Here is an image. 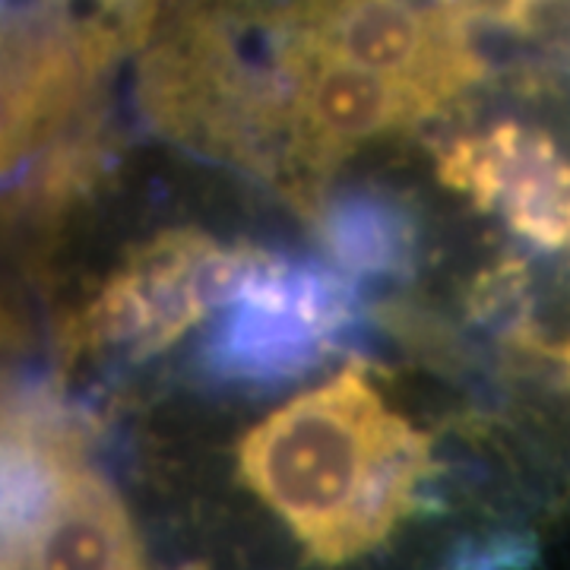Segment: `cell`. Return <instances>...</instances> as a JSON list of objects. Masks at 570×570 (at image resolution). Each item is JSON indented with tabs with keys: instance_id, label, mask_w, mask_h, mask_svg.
<instances>
[{
	"instance_id": "cell-6",
	"label": "cell",
	"mask_w": 570,
	"mask_h": 570,
	"mask_svg": "<svg viewBox=\"0 0 570 570\" xmlns=\"http://www.w3.org/2000/svg\"><path fill=\"white\" fill-rule=\"evenodd\" d=\"M441 178L482 209H501L517 235L570 257V156L546 130L498 124L441 156Z\"/></svg>"
},
{
	"instance_id": "cell-3",
	"label": "cell",
	"mask_w": 570,
	"mask_h": 570,
	"mask_svg": "<svg viewBox=\"0 0 570 570\" xmlns=\"http://www.w3.org/2000/svg\"><path fill=\"white\" fill-rule=\"evenodd\" d=\"M254 247L223 250L200 232H165L137 247L73 324L77 348H124L142 358L175 343L206 311L225 307Z\"/></svg>"
},
{
	"instance_id": "cell-1",
	"label": "cell",
	"mask_w": 570,
	"mask_h": 570,
	"mask_svg": "<svg viewBox=\"0 0 570 570\" xmlns=\"http://www.w3.org/2000/svg\"><path fill=\"white\" fill-rule=\"evenodd\" d=\"M238 475L307 561L348 568L422 513L438 463L425 434L346 367L250 428Z\"/></svg>"
},
{
	"instance_id": "cell-5",
	"label": "cell",
	"mask_w": 570,
	"mask_h": 570,
	"mask_svg": "<svg viewBox=\"0 0 570 570\" xmlns=\"http://www.w3.org/2000/svg\"><path fill=\"white\" fill-rule=\"evenodd\" d=\"M276 41L288 82L283 168L298 204H311L330 171L362 142L441 111L409 82L390 80L355 63L295 51L283 45L279 29Z\"/></svg>"
},
{
	"instance_id": "cell-4",
	"label": "cell",
	"mask_w": 570,
	"mask_h": 570,
	"mask_svg": "<svg viewBox=\"0 0 570 570\" xmlns=\"http://www.w3.org/2000/svg\"><path fill=\"white\" fill-rule=\"evenodd\" d=\"M206 358L225 377L279 381L317 365L352 321V292L314 266H292L254 250L225 305Z\"/></svg>"
},
{
	"instance_id": "cell-7",
	"label": "cell",
	"mask_w": 570,
	"mask_h": 570,
	"mask_svg": "<svg viewBox=\"0 0 570 570\" xmlns=\"http://www.w3.org/2000/svg\"><path fill=\"white\" fill-rule=\"evenodd\" d=\"M326 238L336 257L352 269H390L406 250L409 235L403 219L377 200H346L330 216Z\"/></svg>"
},
{
	"instance_id": "cell-2",
	"label": "cell",
	"mask_w": 570,
	"mask_h": 570,
	"mask_svg": "<svg viewBox=\"0 0 570 570\" xmlns=\"http://www.w3.org/2000/svg\"><path fill=\"white\" fill-rule=\"evenodd\" d=\"M279 39L295 51L355 63L409 82L438 108L485 73L463 13L412 0H292L276 13Z\"/></svg>"
}]
</instances>
